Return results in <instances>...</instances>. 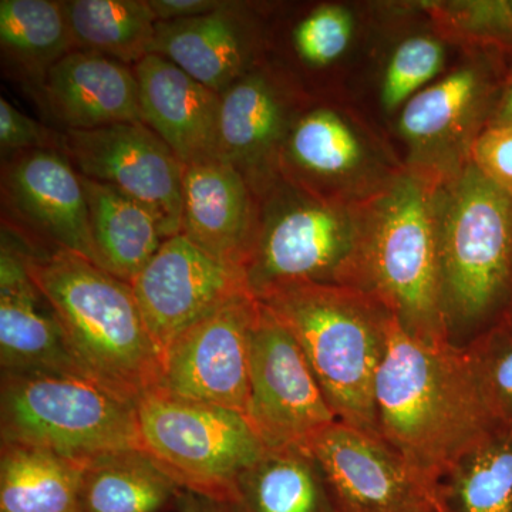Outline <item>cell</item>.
I'll use <instances>...</instances> for the list:
<instances>
[{
    "mask_svg": "<svg viewBox=\"0 0 512 512\" xmlns=\"http://www.w3.org/2000/svg\"><path fill=\"white\" fill-rule=\"evenodd\" d=\"M380 436L427 483L441 481L498 427L467 348L429 345L392 319L376 380Z\"/></svg>",
    "mask_w": 512,
    "mask_h": 512,
    "instance_id": "cell-1",
    "label": "cell"
},
{
    "mask_svg": "<svg viewBox=\"0 0 512 512\" xmlns=\"http://www.w3.org/2000/svg\"><path fill=\"white\" fill-rule=\"evenodd\" d=\"M440 299L448 342L468 348L512 320V197L468 161L437 200Z\"/></svg>",
    "mask_w": 512,
    "mask_h": 512,
    "instance_id": "cell-2",
    "label": "cell"
},
{
    "mask_svg": "<svg viewBox=\"0 0 512 512\" xmlns=\"http://www.w3.org/2000/svg\"><path fill=\"white\" fill-rule=\"evenodd\" d=\"M25 249L29 274L84 372L134 404L160 387L163 357L131 285L72 252Z\"/></svg>",
    "mask_w": 512,
    "mask_h": 512,
    "instance_id": "cell-3",
    "label": "cell"
},
{
    "mask_svg": "<svg viewBox=\"0 0 512 512\" xmlns=\"http://www.w3.org/2000/svg\"><path fill=\"white\" fill-rule=\"evenodd\" d=\"M446 175L399 171L365 202V241L356 289L375 296L404 332L447 345L440 299L437 200ZM451 345V343H450Z\"/></svg>",
    "mask_w": 512,
    "mask_h": 512,
    "instance_id": "cell-4",
    "label": "cell"
},
{
    "mask_svg": "<svg viewBox=\"0 0 512 512\" xmlns=\"http://www.w3.org/2000/svg\"><path fill=\"white\" fill-rule=\"evenodd\" d=\"M259 301L298 340L336 419L380 436L376 380L392 313L375 296L348 286L299 284Z\"/></svg>",
    "mask_w": 512,
    "mask_h": 512,
    "instance_id": "cell-5",
    "label": "cell"
},
{
    "mask_svg": "<svg viewBox=\"0 0 512 512\" xmlns=\"http://www.w3.org/2000/svg\"><path fill=\"white\" fill-rule=\"evenodd\" d=\"M242 271L256 299L282 286L355 288L365 241V202L319 197L279 177L258 200Z\"/></svg>",
    "mask_w": 512,
    "mask_h": 512,
    "instance_id": "cell-6",
    "label": "cell"
},
{
    "mask_svg": "<svg viewBox=\"0 0 512 512\" xmlns=\"http://www.w3.org/2000/svg\"><path fill=\"white\" fill-rule=\"evenodd\" d=\"M0 434L82 463L143 448L136 404L93 380L45 370L2 372Z\"/></svg>",
    "mask_w": 512,
    "mask_h": 512,
    "instance_id": "cell-7",
    "label": "cell"
},
{
    "mask_svg": "<svg viewBox=\"0 0 512 512\" xmlns=\"http://www.w3.org/2000/svg\"><path fill=\"white\" fill-rule=\"evenodd\" d=\"M136 409L144 450L185 490L234 501L239 476L266 450L247 417L161 387Z\"/></svg>",
    "mask_w": 512,
    "mask_h": 512,
    "instance_id": "cell-8",
    "label": "cell"
},
{
    "mask_svg": "<svg viewBox=\"0 0 512 512\" xmlns=\"http://www.w3.org/2000/svg\"><path fill=\"white\" fill-rule=\"evenodd\" d=\"M247 419L266 447L305 444L338 420L298 340L261 301L251 333Z\"/></svg>",
    "mask_w": 512,
    "mask_h": 512,
    "instance_id": "cell-9",
    "label": "cell"
},
{
    "mask_svg": "<svg viewBox=\"0 0 512 512\" xmlns=\"http://www.w3.org/2000/svg\"><path fill=\"white\" fill-rule=\"evenodd\" d=\"M0 180L2 229L30 251L72 252L99 266L82 177L62 150L3 158Z\"/></svg>",
    "mask_w": 512,
    "mask_h": 512,
    "instance_id": "cell-10",
    "label": "cell"
},
{
    "mask_svg": "<svg viewBox=\"0 0 512 512\" xmlns=\"http://www.w3.org/2000/svg\"><path fill=\"white\" fill-rule=\"evenodd\" d=\"M60 134L79 175L140 202L156 215L165 238L181 234L185 164L150 127L127 123Z\"/></svg>",
    "mask_w": 512,
    "mask_h": 512,
    "instance_id": "cell-11",
    "label": "cell"
},
{
    "mask_svg": "<svg viewBox=\"0 0 512 512\" xmlns=\"http://www.w3.org/2000/svg\"><path fill=\"white\" fill-rule=\"evenodd\" d=\"M303 446L322 468L338 512H443L439 488L382 437L336 420Z\"/></svg>",
    "mask_w": 512,
    "mask_h": 512,
    "instance_id": "cell-12",
    "label": "cell"
},
{
    "mask_svg": "<svg viewBox=\"0 0 512 512\" xmlns=\"http://www.w3.org/2000/svg\"><path fill=\"white\" fill-rule=\"evenodd\" d=\"M130 285L161 357L185 330L251 293L241 268L212 258L183 234L165 239Z\"/></svg>",
    "mask_w": 512,
    "mask_h": 512,
    "instance_id": "cell-13",
    "label": "cell"
},
{
    "mask_svg": "<svg viewBox=\"0 0 512 512\" xmlns=\"http://www.w3.org/2000/svg\"><path fill=\"white\" fill-rule=\"evenodd\" d=\"M259 301L239 296L195 323L163 357L161 389L247 417L249 353Z\"/></svg>",
    "mask_w": 512,
    "mask_h": 512,
    "instance_id": "cell-14",
    "label": "cell"
},
{
    "mask_svg": "<svg viewBox=\"0 0 512 512\" xmlns=\"http://www.w3.org/2000/svg\"><path fill=\"white\" fill-rule=\"evenodd\" d=\"M279 177L319 197L362 204L394 177L366 134L335 107H303L279 156Z\"/></svg>",
    "mask_w": 512,
    "mask_h": 512,
    "instance_id": "cell-15",
    "label": "cell"
},
{
    "mask_svg": "<svg viewBox=\"0 0 512 512\" xmlns=\"http://www.w3.org/2000/svg\"><path fill=\"white\" fill-rule=\"evenodd\" d=\"M303 110L282 77L264 64L221 94L218 160L234 167L262 197L279 178V156Z\"/></svg>",
    "mask_w": 512,
    "mask_h": 512,
    "instance_id": "cell-16",
    "label": "cell"
},
{
    "mask_svg": "<svg viewBox=\"0 0 512 512\" xmlns=\"http://www.w3.org/2000/svg\"><path fill=\"white\" fill-rule=\"evenodd\" d=\"M0 365L2 372L45 370L92 380L29 274L25 245L6 229L0 248Z\"/></svg>",
    "mask_w": 512,
    "mask_h": 512,
    "instance_id": "cell-17",
    "label": "cell"
},
{
    "mask_svg": "<svg viewBox=\"0 0 512 512\" xmlns=\"http://www.w3.org/2000/svg\"><path fill=\"white\" fill-rule=\"evenodd\" d=\"M261 49L258 19L239 2L197 18L158 22L153 45V53L218 94L261 64Z\"/></svg>",
    "mask_w": 512,
    "mask_h": 512,
    "instance_id": "cell-18",
    "label": "cell"
},
{
    "mask_svg": "<svg viewBox=\"0 0 512 512\" xmlns=\"http://www.w3.org/2000/svg\"><path fill=\"white\" fill-rule=\"evenodd\" d=\"M133 69L143 123L163 138L185 165L217 158L221 94L156 53Z\"/></svg>",
    "mask_w": 512,
    "mask_h": 512,
    "instance_id": "cell-19",
    "label": "cell"
},
{
    "mask_svg": "<svg viewBox=\"0 0 512 512\" xmlns=\"http://www.w3.org/2000/svg\"><path fill=\"white\" fill-rule=\"evenodd\" d=\"M258 197L231 165H185L181 234L224 264L242 269L254 237Z\"/></svg>",
    "mask_w": 512,
    "mask_h": 512,
    "instance_id": "cell-20",
    "label": "cell"
},
{
    "mask_svg": "<svg viewBox=\"0 0 512 512\" xmlns=\"http://www.w3.org/2000/svg\"><path fill=\"white\" fill-rule=\"evenodd\" d=\"M40 96L64 130L143 123L133 67L109 57L69 53L47 74Z\"/></svg>",
    "mask_w": 512,
    "mask_h": 512,
    "instance_id": "cell-21",
    "label": "cell"
},
{
    "mask_svg": "<svg viewBox=\"0 0 512 512\" xmlns=\"http://www.w3.org/2000/svg\"><path fill=\"white\" fill-rule=\"evenodd\" d=\"M490 93V74L480 63L464 64L417 93L399 117V133L412 147L416 167L440 173V161L460 147Z\"/></svg>",
    "mask_w": 512,
    "mask_h": 512,
    "instance_id": "cell-22",
    "label": "cell"
},
{
    "mask_svg": "<svg viewBox=\"0 0 512 512\" xmlns=\"http://www.w3.org/2000/svg\"><path fill=\"white\" fill-rule=\"evenodd\" d=\"M184 488L144 448L83 463L80 512H177Z\"/></svg>",
    "mask_w": 512,
    "mask_h": 512,
    "instance_id": "cell-23",
    "label": "cell"
},
{
    "mask_svg": "<svg viewBox=\"0 0 512 512\" xmlns=\"http://www.w3.org/2000/svg\"><path fill=\"white\" fill-rule=\"evenodd\" d=\"M82 183L99 266L131 284L167 239L163 227L153 212L111 185L84 177Z\"/></svg>",
    "mask_w": 512,
    "mask_h": 512,
    "instance_id": "cell-24",
    "label": "cell"
},
{
    "mask_svg": "<svg viewBox=\"0 0 512 512\" xmlns=\"http://www.w3.org/2000/svg\"><path fill=\"white\" fill-rule=\"evenodd\" d=\"M239 512H338L322 468L303 444L266 447L239 476Z\"/></svg>",
    "mask_w": 512,
    "mask_h": 512,
    "instance_id": "cell-25",
    "label": "cell"
},
{
    "mask_svg": "<svg viewBox=\"0 0 512 512\" xmlns=\"http://www.w3.org/2000/svg\"><path fill=\"white\" fill-rule=\"evenodd\" d=\"M0 50L6 72L42 92L53 66L74 52L64 2L2 0Z\"/></svg>",
    "mask_w": 512,
    "mask_h": 512,
    "instance_id": "cell-26",
    "label": "cell"
},
{
    "mask_svg": "<svg viewBox=\"0 0 512 512\" xmlns=\"http://www.w3.org/2000/svg\"><path fill=\"white\" fill-rule=\"evenodd\" d=\"M83 463L2 441L0 512H80Z\"/></svg>",
    "mask_w": 512,
    "mask_h": 512,
    "instance_id": "cell-27",
    "label": "cell"
},
{
    "mask_svg": "<svg viewBox=\"0 0 512 512\" xmlns=\"http://www.w3.org/2000/svg\"><path fill=\"white\" fill-rule=\"evenodd\" d=\"M64 8L74 52L131 67L153 53L158 20L148 0H67Z\"/></svg>",
    "mask_w": 512,
    "mask_h": 512,
    "instance_id": "cell-28",
    "label": "cell"
},
{
    "mask_svg": "<svg viewBox=\"0 0 512 512\" xmlns=\"http://www.w3.org/2000/svg\"><path fill=\"white\" fill-rule=\"evenodd\" d=\"M443 512H512V427L500 426L441 481Z\"/></svg>",
    "mask_w": 512,
    "mask_h": 512,
    "instance_id": "cell-29",
    "label": "cell"
},
{
    "mask_svg": "<svg viewBox=\"0 0 512 512\" xmlns=\"http://www.w3.org/2000/svg\"><path fill=\"white\" fill-rule=\"evenodd\" d=\"M446 64V46L437 37L414 35L399 43L387 60L380 83L384 110H402L433 82Z\"/></svg>",
    "mask_w": 512,
    "mask_h": 512,
    "instance_id": "cell-30",
    "label": "cell"
},
{
    "mask_svg": "<svg viewBox=\"0 0 512 512\" xmlns=\"http://www.w3.org/2000/svg\"><path fill=\"white\" fill-rule=\"evenodd\" d=\"M355 29V16L346 6L320 5L293 28V52L309 69H328L348 53Z\"/></svg>",
    "mask_w": 512,
    "mask_h": 512,
    "instance_id": "cell-31",
    "label": "cell"
},
{
    "mask_svg": "<svg viewBox=\"0 0 512 512\" xmlns=\"http://www.w3.org/2000/svg\"><path fill=\"white\" fill-rule=\"evenodd\" d=\"M467 349L495 417L503 426L512 427V320L485 333Z\"/></svg>",
    "mask_w": 512,
    "mask_h": 512,
    "instance_id": "cell-32",
    "label": "cell"
},
{
    "mask_svg": "<svg viewBox=\"0 0 512 512\" xmlns=\"http://www.w3.org/2000/svg\"><path fill=\"white\" fill-rule=\"evenodd\" d=\"M429 6L434 18L458 36L512 45V0H468Z\"/></svg>",
    "mask_w": 512,
    "mask_h": 512,
    "instance_id": "cell-33",
    "label": "cell"
},
{
    "mask_svg": "<svg viewBox=\"0 0 512 512\" xmlns=\"http://www.w3.org/2000/svg\"><path fill=\"white\" fill-rule=\"evenodd\" d=\"M33 150H62V134L30 119L5 97L0 99V151L2 158Z\"/></svg>",
    "mask_w": 512,
    "mask_h": 512,
    "instance_id": "cell-34",
    "label": "cell"
},
{
    "mask_svg": "<svg viewBox=\"0 0 512 512\" xmlns=\"http://www.w3.org/2000/svg\"><path fill=\"white\" fill-rule=\"evenodd\" d=\"M470 154L471 163L512 197V127H488L473 141Z\"/></svg>",
    "mask_w": 512,
    "mask_h": 512,
    "instance_id": "cell-35",
    "label": "cell"
},
{
    "mask_svg": "<svg viewBox=\"0 0 512 512\" xmlns=\"http://www.w3.org/2000/svg\"><path fill=\"white\" fill-rule=\"evenodd\" d=\"M148 3L158 22H174L214 12L224 5L225 0H148Z\"/></svg>",
    "mask_w": 512,
    "mask_h": 512,
    "instance_id": "cell-36",
    "label": "cell"
},
{
    "mask_svg": "<svg viewBox=\"0 0 512 512\" xmlns=\"http://www.w3.org/2000/svg\"><path fill=\"white\" fill-rule=\"evenodd\" d=\"M177 512H239L232 500L211 497V495L183 490L178 501Z\"/></svg>",
    "mask_w": 512,
    "mask_h": 512,
    "instance_id": "cell-37",
    "label": "cell"
},
{
    "mask_svg": "<svg viewBox=\"0 0 512 512\" xmlns=\"http://www.w3.org/2000/svg\"><path fill=\"white\" fill-rule=\"evenodd\" d=\"M493 126H511L512 127V80L501 100L500 109L495 117Z\"/></svg>",
    "mask_w": 512,
    "mask_h": 512,
    "instance_id": "cell-38",
    "label": "cell"
}]
</instances>
